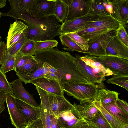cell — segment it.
<instances>
[{"label":"cell","instance_id":"7dc6e473","mask_svg":"<svg viewBox=\"0 0 128 128\" xmlns=\"http://www.w3.org/2000/svg\"><path fill=\"white\" fill-rule=\"evenodd\" d=\"M62 128L60 125L56 117L51 116V128Z\"/></svg>","mask_w":128,"mask_h":128},{"label":"cell","instance_id":"9f6ffc18","mask_svg":"<svg viewBox=\"0 0 128 128\" xmlns=\"http://www.w3.org/2000/svg\"><path fill=\"white\" fill-rule=\"evenodd\" d=\"M2 38L1 36L0 33V42H1L0 40H1L2 39Z\"/></svg>","mask_w":128,"mask_h":128},{"label":"cell","instance_id":"60d3db41","mask_svg":"<svg viewBox=\"0 0 128 128\" xmlns=\"http://www.w3.org/2000/svg\"><path fill=\"white\" fill-rule=\"evenodd\" d=\"M116 36L118 39L125 46L128 47V36L126 28L122 24L115 32Z\"/></svg>","mask_w":128,"mask_h":128},{"label":"cell","instance_id":"9a60e30c","mask_svg":"<svg viewBox=\"0 0 128 128\" xmlns=\"http://www.w3.org/2000/svg\"><path fill=\"white\" fill-rule=\"evenodd\" d=\"M115 32L103 35L94 41L88 43L90 54L97 56L106 55L107 46Z\"/></svg>","mask_w":128,"mask_h":128},{"label":"cell","instance_id":"484cf974","mask_svg":"<svg viewBox=\"0 0 128 128\" xmlns=\"http://www.w3.org/2000/svg\"><path fill=\"white\" fill-rule=\"evenodd\" d=\"M61 42L64 47L63 49L70 51H76L80 52L90 54L89 52L82 50L66 34H61L59 37Z\"/></svg>","mask_w":128,"mask_h":128},{"label":"cell","instance_id":"7c38bea8","mask_svg":"<svg viewBox=\"0 0 128 128\" xmlns=\"http://www.w3.org/2000/svg\"><path fill=\"white\" fill-rule=\"evenodd\" d=\"M34 84L46 92L60 96H64L63 88L59 82L56 80L42 77L30 81Z\"/></svg>","mask_w":128,"mask_h":128},{"label":"cell","instance_id":"8992f818","mask_svg":"<svg viewBox=\"0 0 128 128\" xmlns=\"http://www.w3.org/2000/svg\"><path fill=\"white\" fill-rule=\"evenodd\" d=\"M56 0H34L26 12L32 17L37 20L54 16Z\"/></svg>","mask_w":128,"mask_h":128},{"label":"cell","instance_id":"d590c367","mask_svg":"<svg viewBox=\"0 0 128 128\" xmlns=\"http://www.w3.org/2000/svg\"><path fill=\"white\" fill-rule=\"evenodd\" d=\"M16 56H12L6 53L0 68L5 74L14 70Z\"/></svg>","mask_w":128,"mask_h":128},{"label":"cell","instance_id":"f1b7e54d","mask_svg":"<svg viewBox=\"0 0 128 128\" xmlns=\"http://www.w3.org/2000/svg\"><path fill=\"white\" fill-rule=\"evenodd\" d=\"M85 120L98 128H112L109 122L99 110L92 119L89 120Z\"/></svg>","mask_w":128,"mask_h":128},{"label":"cell","instance_id":"ac0fdd59","mask_svg":"<svg viewBox=\"0 0 128 128\" xmlns=\"http://www.w3.org/2000/svg\"><path fill=\"white\" fill-rule=\"evenodd\" d=\"M28 27L23 22L17 20L10 24L7 38V49L11 47L20 38Z\"/></svg>","mask_w":128,"mask_h":128},{"label":"cell","instance_id":"f35d334b","mask_svg":"<svg viewBox=\"0 0 128 128\" xmlns=\"http://www.w3.org/2000/svg\"><path fill=\"white\" fill-rule=\"evenodd\" d=\"M35 43L33 40L26 39L19 52L24 55L34 56Z\"/></svg>","mask_w":128,"mask_h":128},{"label":"cell","instance_id":"d4e9b609","mask_svg":"<svg viewBox=\"0 0 128 128\" xmlns=\"http://www.w3.org/2000/svg\"><path fill=\"white\" fill-rule=\"evenodd\" d=\"M109 113L117 119L128 124V114L119 108L114 102L103 106Z\"/></svg>","mask_w":128,"mask_h":128},{"label":"cell","instance_id":"4dcf8cb0","mask_svg":"<svg viewBox=\"0 0 128 128\" xmlns=\"http://www.w3.org/2000/svg\"><path fill=\"white\" fill-rule=\"evenodd\" d=\"M80 58L86 65L93 68H98L100 69L105 77L108 76L113 75L112 72L110 69L105 68L102 64L98 62L84 56H80Z\"/></svg>","mask_w":128,"mask_h":128},{"label":"cell","instance_id":"4316f807","mask_svg":"<svg viewBox=\"0 0 128 128\" xmlns=\"http://www.w3.org/2000/svg\"><path fill=\"white\" fill-rule=\"evenodd\" d=\"M94 104L96 106L109 122L112 128H120L124 125L127 124L117 119L109 113L104 108L100 102L95 100Z\"/></svg>","mask_w":128,"mask_h":128},{"label":"cell","instance_id":"681fc988","mask_svg":"<svg viewBox=\"0 0 128 128\" xmlns=\"http://www.w3.org/2000/svg\"><path fill=\"white\" fill-rule=\"evenodd\" d=\"M84 119L81 120L70 128H84Z\"/></svg>","mask_w":128,"mask_h":128},{"label":"cell","instance_id":"e575fe53","mask_svg":"<svg viewBox=\"0 0 128 128\" xmlns=\"http://www.w3.org/2000/svg\"><path fill=\"white\" fill-rule=\"evenodd\" d=\"M106 82L118 85L128 91V76L114 75L108 79Z\"/></svg>","mask_w":128,"mask_h":128},{"label":"cell","instance_id":"f546056e","mask_svg":"<svg viewBox=\"0 0 128 128\" xmlns=\"http://www.w3.org/2000/svg\"><path fill=\"white\" fill-rule=\"evenodd\" d=\"M38 62L32 56L24 66L16 72L26 75L32 74L36 71L38 68Z\"/></svg>","mask_w":128,"mask_h":128},{"label":"cell","instance_id":"11a10c76","mask_svg":"<svg viewBox=\"0 0 128 128\" xmlns=\"http://www.w3.org/2000/svg\"><path fill=\"white\" fill-rule=\"evenodd\" d=\"M2 13V12H0V19L1 17V16H2V15H1Z\"/></svg>","mask_w":128,"mask_h":128},{"label":"cell","instance_id":"5b68a950","mask_svg":"<svg viewBox=\"0 0 128 128\" xmlns=\"http://www.w3.org/2000/svg\"><path fill=\"white\" fill-rule=\"evenodd\" d=\"M80 56L77 55L75 57V63L78 70L91 83L98 86L100 89L105 88L103 82L106 79L103 74L99 69L86 65L81 60Z\"/></svg>","mask_w":128,"mask_h":128},{"label":"cell","instance_id":"ffe728a7","mask_svg":"<svg viewBox=\"0 0 128 128\" xmlns=\"http://www.w3.org/2000/svg\"><path fill=\"white\" fill-rule=\"evenodd\" d=\"M56 116L60 125L63 128H70L80 120L83 119L75 107L71 110L62 112Z\"/></svg>","mask_w":128,"mask_h":128},{"label":"cell","instance_id":"816d5d0a","mask_svg":"<svg viewBox=\"0 0 128 128\" xmlns=\"http://www.w3.org/2000/svg\"><path fill=\"white\" fill-rule=\"evenodd\" d=\"M6 0H0V9L5 7L6 5Z\"/></svg>","mask_w":128,"mask_h":128},{"label":"cell","instance_id":"d6986e66","mask_svg":"<svg viewBox=\"0 0 128 128\" xmlns=\"http://www.w3.org/2000/svg\"><path fill=\"white\" fill-rule=\"evenodd\" d=\"M116 30L106 27H96L84 29L76 33L82 37L89 40V43L94 41L103 35Z\"/></svg>","mask_w":128,"mask_h":128},{"label":"cell","instance_id":"e0dca14e","mask_svg":"<svg viewBox=\"0 0 128 128\" xmlns=\"http://www.w3.org/2000/svg\"><path fill=\"white\" fill-rule=\"evenodd\" d=\"M94 99L88 100L80 102L79 105H74L81 118L85 120L92 119L99 111L95 105Z\"/></svg>","mask_w":128,"mask_h":128},{"label":"cell","instance_id":"603a6c76","mask_svg":"<svg viewBox=\"0 0 128 128\" xmlns=\"http://www.w3.org/2000/svg\"><path fill=\"white\" fill-rule=\"evenodd\" d=\"M119 94L116 92L112 91L104 88L100 89L94 99L100 102L103 106L111 102H116L119 98Z\"/></svg>","mask_w":128,"mask_h":128},{"label":"cell","instance_id":"8d00e7d4","mask_svg":"<svg viewBox=\"0 0 128 128\" xmlns=\"http://www.w3.org/2000/svg\"><path fill=\"white\" fill-rule=\"evenodd\" d=\"M66 34L82 50L85 51L89 52V40L82 37L76 32Z\"/></svg>","mask_w":128,"mask_h":128},{"label":"cell","instance_id":"c3c4849f","mask_svg":"<svg viewBox=\"0 0 128 128\" xmlns=\"http://www.w3.org/2000/svg\"><path fill=\"white\" fill-rule=\"evenodd\" d=\"M108 0V3L106 6V8L107 11L112 15L113 14V8L110 0Z\"/></svg>","mask_w":128,"mask_h":128},{"label":"cell","instance_id":"30bf717a","mask_svg":"<svg viewBox=\"0 0 128 128\" xmlns=\"http://www.w3.org/2000/svg\"><path fill=\"white\" fill-rule=\"evenodd\" d=\"M90 0H70L66 17L64 22L88 13Z\"/></svg>","mask_w":128,"mask_h":128},{"label":"cell","instance_id":"44dd1931","mask_svg":"<svg viewBox=\"0 0 128 128\" xmlns=\"http://www.w3.org/2000/svg\"><path fill=\"white\" fill-rule=\"evenodd\" d=\"M120 24L119 22L111 15L102 16L94 21L86 23L78 31L88 28L101 27H106L117 30Z\"/></svg>","mask_w":128,"mask_h":128},{"label":"cell","instance_id":"74e56055","mask_svg":"<svg viewBox=\"0 0 128 128\" xmlns=\"http://www.w3.org/2000/svg\"><path fill=\"white\" fill-rule=\"evenodd\" d=\"M27 38L23 33L20 38L11 47L7 49L6 54L16 56L20 52Z\"/></svg>","mask_w":128,"mask_h":128},{"label":"cell","instance_id":"f5cc1de1","mask_svg":"<svg viewBox=\"0 0 128 128\" xmlns=\"http://www.w3.org/2000/svg\"><path fill=\"white\" fill-rule=\"evenodd\" d=\"M120 128H128V124L124 125Z\"/></svg>","mask_w":128,"mask_h":128},{"label":"cell","instance_id":"7bdbcfd3","mask_svg":"<svg viewBox=\"0 0 128 128\" xmlns=\"http://www.w3.org/2000/svg\"><path fill=\"white\" fill-rule=\"evenodd\" d=\"M116 104L119 108L128 114V104L126 101L118 98L116 101Z\"/></svg>","mask_w":128,"mask_h":128},{"label":"cell","instance_id":"9c48e42d","mask_svg":"<svg viewBox=\"0 0 128 128\" xmlns=\"http://www.w3.org/2000/svg\"><path fill=\"white\" fill-rule=\"evenodd\" d=\"M6 102L12 124L16 128H24L27 125L24 117L18 108L16 98L14 96L6 94Z\"/></svg>","mask_w":128,"mask_h":128},{"label":"cell","instance_id":"bcb514c9","mask_svg":"<svg viewBox=\"0 0 128 128\" xmlns=\"http://www.w3.org/2000/svg\"><path fill=\"white\" fill-rule=\"evenodd\" d=\"M30 128H44L41 119L40 118L33 122L30 124Z\"/></svg>","mask_w":128,"mask_h":128},{"label":"cell","instance_id":"7a4b0ae2","mask_svg":"<svg viewBox=\"0 0 128 128\" xmlns=\"http://www.w3.org/2000/svg\"><path fill=\"white\" fill-rule=\"evenodd\" d=\"M25 22L28 27L23 34L27 39L35 42L54 40L56 36L61 35L62 25L54 15L37 20L27 15Z\"/></svg>","mask_w":128,"mask_h":128},{"label":"cell","instance_id":"b9f144b4","mask_svg":"<svg viewBox=\"0 0 128 128\" xmlns=\"http://www.w3.org/2000/svg\"><path fill=\"white\" fill-rule=\"evenodd\" d=\"M34 0H19V4L20 9L24 12H26L31 6Z\"/></svg>","mask_w":128,"mask_h":128},{"label":"cell","instance_id":"ee69618b","mask_svg":"<svg viewBox=\"0 0 128 128\" xmlns=\"http://www.w3.org/2000/svg\"><path fill=\"white\" fill-rule=\"evenodd\" d=\"M6 46L2 41L0 42V65H1L6 53Z\"/></svg>","mask_w":128,"mask_h":128},{"label":"cell","instance_id":"8fae6325","mask_svg":"<svg viewBox=\"0 0 128 128\" xmlns=\"http://www.w3.org/2000/svg\"><path fill=\"white\" fill-rule=\"evenodd\" d=\"M112 5V15L126 28H128V0H110Z\"/></svg>","mask_w":128,"mask_h":128},{"label":"cell","instance_id":"ab89813d","mask_svg":"<svg viewBox=\"0 0 128 128\" xmlns=\"http://www.w3.org/2000/svg\"><path fill=\"white\" fill-rule=\"evenodd\" d=\"M32 56L23 54L20 52L17 54L14 62V70L17 72L21 68Z\"/></svg>","mask_w":128,"mask_h":128},{"label":"cell","instance_id":"db71d44e","mask_svg":"<svg viewBox=\"0 0 128 128\" xmlns=\"http://www.w3.org/2000/svg\"><path fill=\"white\" fill-rule=\"evenodd\" d=\"M30 124L28 125L24 128H30Z\"/></svg>","mask_w":128,"mask_h":128},{"label":"cell","instance_id":"f6af8a7d","mask_svg":"<svg viewBox=\"0 0 128 128\" xmlns=\"http://www.w3.org/2000/svg\"><path fill=\"white\" fill-rule=\"evenodd\" d=\"M6 94L0 92V114L4 110V103L6 102Z\"/></svg>","mask_w":128,"mask_h":128},{"label":"cell","instance_id":"d6a6232c","mask_svg":"<svg viewBox=\"0 0 128 128\" xmlns=\"http://www.w3.org/2000/svg\"><path fill=\"white\" fill-rule=\"evenodd\" d=\"M58 42L56 40L36 42L34 51L40 52L57 47Z\"/></svg>","mask_w":128,"mask_h":128},{"label":"cell","instance_id":"4fadbf2b","mask_svg":"<svg viewBox=\"0 0 128 128\" xmlns=\"http://www.w3.org/2000/svg\"><path fill=\"white\" fill-rule=\"evenodd\" d=\"M16 102L17 107L25 118L27 125L40 118L39 106L34 107L16 98Z\"/></svg>","mask_w":128,"mask_h":128},{"label":"cell","instance_id":"83f0119b","mask_svg":"<svg viewBox=\"0 0 128 128\" xmlns=\"http://www.w3.org/2000/svg\"><path fill=\"white\" fill-rule=\"evenodd\" d=\"M68 9V5L64 0H56L54 16L60 23L63 24L67 16Z\"/></svg>","mask_w":128,"mask_h":128},{"label":"cell","instance_id":"2e32d148","mask_svg":"<svg viewBox=\"0 0 128 128\" xmlns=\"http://www.w3.org/2000/svg\"><path fill=\"white\" fill-rule=\"evenodd\" d=\"M12 85L14 96L16 99L34 107L39 106V105L36 101L32 95L24 88L22 82L19 79L13 81Z\"/></svg>","mask_w":128,"mask_h":128},{"label":"cell","instance_id":"f907efd6","mask_svg":"<svg viewBox=\"0 0 128 128\" xmlns=\"http://www.w3.org/2000/svg\"><path fill=\"white\" fill-rule=\"evenodd\" d=\"M84 128H98L95 126L90 124L84 119Z\"/></svg>","mask_w":128,"mask_h":128},{"label":"cell","instance_id":"52a82bcc","mask_svg":"<svg viewBox=\"0 0 128 128\" xmlns=\"http://www.w3.org/2000/svg\"><path fill=\"white\" fill-rule=\"evenodd\" d=\"M44 91L50 104L51 116H56L62 112L71 110L74 108V105L71 104L64 96H58L44 90Z\"/></svg>","mask_w":128,"mask_h":128},{"label":"cell","instance_id":"277c9868","mask_svg":"<svg viewBox=\"0 0 128 128\" xmlns=\"http://www.w3.org/2000/svg\"><path fill=\"white\" fill-rule=\"evenodd\" d=\"M84 56L100 63L111 71L114 75L128 76V60L107 54L97 56L86 54Z\"/></svg>","mask_w":128,"mask_h":128},{"label":"cell","instance_id":"3957f363","mask_svg":"<svg viewBox=\"0 0 128 128\" xmlns=\"http://www.w3.org/2000/svg\"><path fill=\"white\" fill-rule=\"evenodd\" d=\"M99 89L98 86L92 84L78 82L68 84L63 89L68 95L81 102L94 99Z\"/></svg>","mask_w":128,"mask_h":128},{"label":"cell","instance_id":"5bb4252c","mask_svg":"<svg viewBox=\"0 0 128 128\" xmlns=\"http://www.w3.org/2000/svg\"><path fill=\"white\" fill-rule=\"evenodd\" d=\"M106 54L128 60V47L124 45L114 34L109 41L106 48Z\"/></svg>","mask_w":128,"mask_h":128},{"label":"cell","instance_id":"cb8c5ba5","mask_svg":"<svg viewBox=\"0 0 128 128\" xmlns=\"http://www.w3.org/2000/svg\"><path fill=\"white\" fill-rule=\"evenodd\" d=\"M107 3V0H90L88 13L101 16L111 15L106 8Z\"/></svg>","mask_w":128,"mask_h":128},{"label":"cell","instance_id":"6f0895ef","mask_svg":"<svg viewBox=\"0 0 128 128\" xmlns=\"http://www.w3.org/2000/svg\"></svg>","mask_w":128,"mask_h":128},{"label":"cell","instance_id":"ba28073f","mask_svg":"<svg viewBox=\"0 0 128 128\" xmlns=\"http://www.w3.org/2000/svg\"><path fill=\"white\" fill-rule=\"evenodd\" d=\"M101 16L88 13L84 16L64 22L61 28V34L76 32L86 23L94 21Z\"/></svg>","mask_w":128,"mask_h":128},{"label":"cell","instance_id":"6da1fadb","mask_svg":"<svg viewBox=\"0 0 128 128\" xmlns=\"http://www.w3.org/2000/svg\"><path fill=\"white\" fill-rule=\"evenodd\" d=\"M33 56L38 62L48 69L49 73L55 74L63 89L70 83H91L78 70L75 57L69 52L60 51L56 48L35 52Z\"/></svg>","mask_w":128,"mask_h":128},{"label":"cell","instance_id":"1f68e13d","mask_svg":"<svg viewBox=\"0 0 128 128\" xmlns=\"http://www.w3.org/2000/svg\"><path fill=\"white\" fill-rule=\"evenodd\" d=\"M39 67L37 70L33 74L30 75H26L18 72L16 74L20 80L25 84H27L33 80L42 77H44L42 71V64L38 62Z\"/></svg>","mask_w":128,"mask_h":128},{"label":"cell","instance_id":"7402d4cb","mask_svg":"<svg viewBox=\"0 0 128 128\" xmlns=\"http://www.w3.org/2000/svg\"><path fill=\"white\" fill-rule=\"evenodd\" d=\"M41 103L39 105L41 113L40 118L44 128H51V114L50 106L47 98L44 96H40Z\"/></svg>","mask_w":128,"mask_h":128},{"label":"cell","instance_id":"836d02e7","mask_svg":"<svg viewBox=\"0 0 128 128\" xmlns=\"http://www.w3.org/2000/svg\"><path fill=\"white\" fill-rule=\"evenodd\" d=\"M0 92L14 96L12 83L8 80L6 74L0 68Z\"/></svg>","mask_w":128,"mask_h":128}]
</instances>
